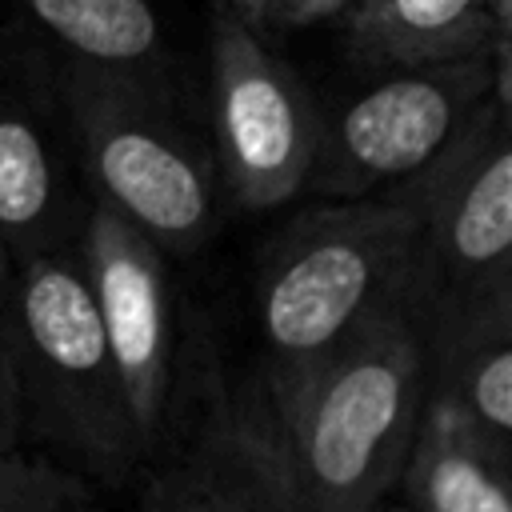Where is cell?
<instances>
[{
    "label": "cell",
    "instance_id": "obj_1",
    "mask_svg": "<svg viewBox=\"0 0 512 512\" xmlns=\"http://www.w3.org/2000/svg\"><path fill=\"white\" fill-rule=\"evenodd\" d=\"M272 420L300 512H376L428 408V348L412 308L272 380Z\"/></svg>",
    "mask_w": 512,
    "mask_h": 512
},
{
    "label": "cell",
    "instance_id": "obj_2",
    "mask_svg": "<svg viewBox=\"0 0 512 512\" xmlns=\"http://www.w3.org/2000/svg\"><path fill=\"white\" fill-rule=\"evenodd\" d=\"M416 252L420 216L400 188L384 200L304 212L268 252L256 284L272 380L332 352L384 312L408 308Z\"/></svg>",
    "mask_w": 512,
    "mask_h": 512
},
{
    "label": "cell",
    "instance_id": "obj_3",
    "mask_svg": "<svg viewBox=\"0 0 512 512\" xmlns=\"http://www.w3.org/2000/svg\"><path fill=\"white\" fill-rule=\"evenodd\" d=\"M12 364L24 404L100 476H120L140 456L124 388L84 280V268L40 252L12 280Z\"/></svg>",
    "mask_w": 512,
    "mask_h": 512
},
{
    "label": "cell",
    "instance_id": "obj_4",
    "mask_svg": "<svg viewBox=\"0 0 512 512\" xmlns=\"http://www.w3.org/2000/svg\"><path fill=\"white\" fill-rule=\"evenodd\" d=\"M420 216L412 316L428 320L512 280V140L508 96H488L448 148L396 184Z\"/></svg>",
    "mask_w": 512,
    "mask_h": 512
},
{
    "label": "cell",
    "instance_id": "obj_5",
    "mask_svg": "<svg viewBox=\"0 0 512 512\" xmlns=\"http://www.w3.org/2000/svg\"><path fill=\"white\" fill-rule=\"evenodd\" d=\"M492 92L508 96V40L492 44V60L468 52L412 64L344 104L332 128H320V176L312 180L328 192L404 184L448 148Z\"/></svg>",
    "mask_w": 512,
    "mask_h": 512
},
{
    "label": "cell",
    "instance_id": "obj_6",
    "mask_svg": "<svg viewBox=\"0 0 512 512\" xmlns=\"http://www.w3.org/2000/svg\"><path fill=\"white\" fill-rule=\"evenodd\" d=\"M68 108L104 204L152 244L196 248L212 224V180L192 144L136 92L96 72L68 80Z\"/></svg>",
    "mask_w": 512,
    "mask_h": 512
},
{
    "label": "cell",
    "instance_id": "obj_7",
    "mask_svg": "<svg viewBox=\"0 0 512 512\" xmlns=\"http://www.w3.org/2000/svg\"><path fill=\"white\" fill-rule=\"evenodd\" d=\"M212 120L224 184L244 208H276L308 184L324 124L300 76L236 12L212 20Z\"/></svg>",
    "mask_w": 512,
    "mask_h": 512
},
{
    "label": "cell",
    "instance_id": "obj_8",
    "mask_svg": "<svg viewBox=\"0 0 512 512\" xmlns=\"http://www.w3.org/2000/svg\"><path fill=\"white\" fill-rule=\"evenodd\" d=\"M84 280L124 388V404L140 444L148 448L164 424L172 380V308L160 248L108 204L84 224Z\"/></svg>",
    "mask_w": 512,
    "mask_h": 512
},
{
    "label": "cell",
    "instance_id": "obj_9",
    "mask_svg": "<svg viewBox=\"0 0 512 512\" xmlns=\"http://www.w3.org/2000/svg\"><path fill=\"white\" fill-rule=\"evenodd\" d=\"M144 512H300L268 404L220 396L196 440L152 484Z\"/></svg>",
    "mask_w": 512,
    "mask_h": 512
},
{
    "label": "cell",
    "instance_id": "obj_10",
    "mask_svg": "<svg viewBox=\"0 0 512 512\" xmlns=\"http://www.w3.org/2000/svg\"><path fill=\"white\" fill-rule=\"evenodd\" d=\"M428 400L460 408L492 436H512V280L420 320Z\"/></svg>",
    "mask_w": 512,
    "mask_h": 512
},
{
    "label": "cell",
    "instance_id": "obj_11",
    "mask_svg": "<svg viewBox=\"0 0 512 512\" xmlns=\"http://www.w3.org/2000/svg\"><path fill=\"white\" fill-rule=\"evenodd\" d=\"M396 480L416 512H512L508 440L444 400H428Z\"/></svg>",
    "mask_w": 512,
    "mask_h": 512
},
{
    "label": "cell",
    "instance_id": "obj_12",
    "mask_svg": "<svg viewBox=\"0 0 512 512\" xmlns=\"http://www.w3.org/2000/svg\"><path fill=\"white\" fill-rule=\"evenodd\" d=\"M352 32L376 60L432 64L508 40V0H360Z\"/></svg>",
    "mask_w": 512,
    "mask_h": 512
},
{
    "label": "cell",
    "instance_id": "obj_13",
    "mask_svg": "<svg viewBox=\"0 0 512 512\" xmlns=\"http://www.w3.org/2000/svg\"><path fill=\"white\" fill-rule=\"evenodd\" d=\"M52 204L56 184L40 132L16 112H0V240L16 268L44 252Z\"/></svg>",
    "mask_w": 512,
    "mask_h": 512
},
{
    "label": "cell",
    "instance_id": "obj_14",
    "mask_svg": "<svg viewBox=\"0 0 512 512\" xmlns=\"http://www.w3.org/2000/svg\"><path fill=\"white\" fill-rule=\"evenodd\" d=\"M28 12L60 44L96 64H136L160 40L148 0H28Z\"/></svg>",
    "mask_w": 512,
    "mask_h": 512
},
{
    "label": "cell",
    "instance_id": "obj_15",
    "mask_svg": "<svg viewBox=\"0 0 512 512\" xmlns=\"http://www.w3.org/2000/svg\"><path fill=\"white\" fill-rule=\"evenodd\" d=\"M76 504L80 484L72 472L16 448L0 452V512H72Z\"/></svg>",
    "mask_w": 512,
    "mask_h": 512
},
{
    "label": "cell",
    "instance_id": "obj_16",
    "mask_svg": "<svg viewBox=\"0 0 512 512\" xmlns=\"http://www.w3.org/2000/svg\"><path fill=\"white\" fill-rule=\"evenodd\" d=\"M20 424H24V396H20V376H16V364H12V352H8V344L0 340V452L16 448Z\"/></svg>",
    "mask_w": 512,
    "mask_h": 512
},
{
    "label": "cell",
    "instance_id": "obj_17",
    "mask_svg": "<svg viewBox=\"0 0 512 512\" xmlns=\"http://www.w3.org/2000/svg\"><path fill=\"white\" fill-rule=\"evenodd\" d=\"M344 4L348 0H280L272 24H312V20H324V16L340 12Z\"/></svg>",
    "mask_w": 512,
    "mask_h": 512
},
{
    "label": "cell",
    "instance_id": "obj_18",
    "mask_svg": "<svg viewBox=\"0 0 512 512\" xmlns=\"http://www.w3.org/2000/svg\"><path fill=\"white\" fill-rule=\"evenodd\" d=\"M276 4L280 0H236V8L244 12V20H256V24H272Z\"/></svg>",
    "mask_w": 512,
    "mask_h": 512
},
{
    "label": "cell",
    "instance_id": "obj_19",
    "mask_svg": "<svg viewBox=\"0 0 512 512\" xmlns=\"http://www.w3.org/2000/svg\"><path fill=\"white\" fill-rule=\"evenodd\" d=\"M12 280H16L12 256H8V248H4V240H0V308H4V300L12 296Z\"/></svg>",
    "mask_w": 512,
    "mask_h": 512
}]
</instances>
